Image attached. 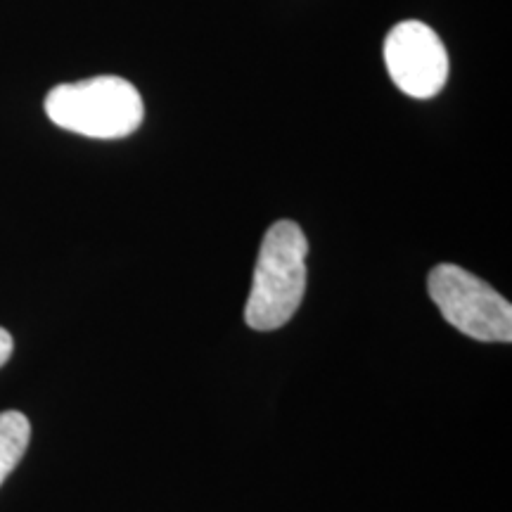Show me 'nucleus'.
<instances>
[{"instance_id": "1", "label": "nucleus", "mask_w": 512, "mask_h": 512, "mask_svg": "<svg viewBox=\"0 0 512 512\" xmlns=\"http://www.w3.org/2000/svg\"><path fill=\"white\" fill-rule=\"evenodd\" d=\"M309 242L294 221H278L266 230L256 259L245 320L252 330H278L297 313L306 292Z\"/></svg>"}, {"instance_id": "5", "label": "nucleus", "mask_w": 512, "mask_h": 512, "mask_svg": "<svg viewBox=\"0 0 512 512\" xmlns=\"http://www.w3.org/2000/svg\"><path fill=\"white\" fill-rule=\"evenodd\" d=\"M31 439V425L27 415L19 411L0 413V484L19 465L27 453Z\"/></svg>"}, {"instance_id": "2", "label": "nucleus", "mask_w": 512, "mask_h": 512, "mask_svg": "<svg viewBox=\"0 0 512 512\" xmlns=\"http://www.w3.org/2000/svg\"><path fill=\"white\" fill-rule=\"evenodd\" d=\"M46 114L64 131L117 140L131 136L143 124L145 105L131 81L121 76H95L55 86L46 98Z\"/></svg>"}, {"instance_id": "3", "label": "nucleus", "mask_w": 512, "mask_h": 512, "mask_svg": "<svg viewBox=\"0 0 512 512\" xmlns=\"http://www.w3.org/2000/svg\"><path fill=\"white\" fill-rule=\"evenodd\" d=\"M432 302L446 323L477 339L505 342L512 339V306L489 283L456 264H439L427 278Z\"/></svg>"}, {"instance_id": "6", "label": "nucleus", "mask_w": 512, "mask_h": 512, "mask_svg": "<svg viewBox=\"0 0 512 512\" xmlns=\"http://www.w3.org/2000/svg\"><path fill=\"white\" fill-rule=\"evenodd\" d=\"M12 349H15V342H12V335L5 328H0V368L10 361Z\"/></svg>"}, {"instance_id": "4", "label": "nucleus", "mask_w": 512, "mask_h": 512, "mask_svg": "<svg viewBox=\"0 0 512 512\" xmlns=\"http://www.w3.org/2000/svg\"><path fill=\"white\" fill-rule=\"evenodd\" d=\"M384 64L392 81L411 98H434L448 81V53L437 31L422 22H401L384 41Z\"/></svg>"}]
</instances>
